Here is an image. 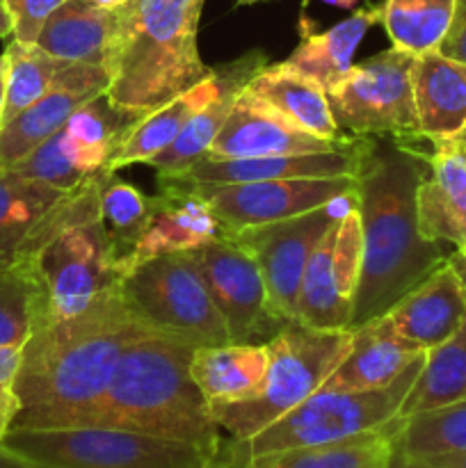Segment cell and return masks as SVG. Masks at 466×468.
Segmentation results:
<instances>
[{
    "label": "cell",
    "mask_w": 466,
    "mask_h": 468,
    "mask_svg": "<svg viewBox=\"0 0 466 468\" xmlns=\"http://www.w3.org/2000/svg\"><path fill=\"white\" fill-rule=\"evenodd\" d=\"M101 94L105 91L96 87L59 85L27 105L12 122L0 126V167L12 169L21 163L41 142L58 133L80 105Z\"/></svg>",
    "instance_id": "cell-29"
},
{
    "label": "cell",
    "mask_w": 466,
    "mask_h": 468,
    "mask_svg": "<svg viewBox=\"0 0 466 468\" xmlns=\"http://www.w3.org/2000/svg\"><path fill=\"white\" fill-rule=\"evenodd\" d=\"M334 206L336 204L233 233L259 263L270 306L281 320H292L297 315L302 274L320 238L338 218Z\"/></svg>",
    "instance_id": "cell-14"
},
{
    "label": "cell",
    "mask_w": 466,
    "mask_h": 468,
    "mask_svg": "<svg viewBox=\"0 0 466 468\" xmlns=\"http://www.w3.org/2000/svg\"><path fill=\"white\" fill-rule=\"evenodd\" d=\"M268 67V58H265L260 50H249L245 53V64L238 71V76L224 87L222 94L215 101H210L206 108H201L190 122L185 123L181 133H178L176 140L167 146L164 151H160L158 155L149 160L146 165L158 172V176H181L183 172L192 167L196 160H201L206 155V151L210 149V144L215 142V137L219 135V131L227 123L228 114H231L236 99L240 96V91L249 85L251 78L260 71V69Z\"/></svg>",
    "instance_id": "cell-27"
},
{
    "label": "cell",
    "mask_w": 466,
    "mask_h": 468,
    "mask_svg": "<svg viewBox=\"0 0 466 468\" xmlns=\"http://www.w3.org/2000/svg\"><path fill=\"white\" fill-rule=\"evenodd\" d=\"M387 468H425V466L418 464V462H414V460H407V457H402L400 452H393L391 462H388Z\"/></svg>",
    "instance_id": "cell-44"
},
{
    "label": "cell",
    "mask_w": 466,
    "mask_h": 468,
    "mask_svg": "<svg viewBox=\"0 0 466 468\" xmlns=\"http://www.w3.org/2000/svg\"><path fill=\"white\" fill-rule=\"evenodd\" d=\"M149 332L122 291L76 318H48L21 347L18 410L12 430L78 428L101 400L128 343Z\"/></svg>",
    "instance_id": "cell-2"
},
{
    "label": "cell",
    "mask_w": 466,
    "mask_h": 468,
    "mask_svg": "<svg viewBox=\"0 0 466 468\" xmlns=\"http://www.w3.org/2000/svg\"><path fill=\"white\" fill-rule=\"evenodd\" d=\"M429 155L402 140L359 135V172L352 195L361 215L364 265L350 329L379 318L448 261L439 242L418 231L416 195Z\"/></svg>",
    "instance_id": "cell-1"
},
{
    "label": "cell",
    "mask_w": 466,
    "mask_h": 468,
    "mask_svg": "<svg viewBox=\"0 0 466 468\" xmlns=\"http://www.w3.org/2000/svg\"><path fill=\"white\" fill-rule=\"evenodd\" d=\"M418 135L439 144L466 123V64L446 58L439 50L414 55L411 64Z\"/></svg>",
    "instance_id": "cell-23"
},
{
    "label": "cell",
    "mask_w": 466,
    "mask_h": 468,
    "mask_svg": "<svg viewBox=\"0 0 466 468\" xmlns=\"http://www.w3.org/2000/svg\"><path fill=\"white\" fill-rule=\"evenodd\" d=\"M455 12V0H384L382 23L396 48L411 55L437 50Z\"/></svg>",
    "instance_id": "cell-35"
},
{
    "label": "cell",
    "mask_w": 466,
    "mask_h": 468,
    "mask_svg": "<svg viewBox=\"0 0 466 468\" xmlns=\"http://www.w3.org/2000/svg\"><path fill=\"white\" fill-rule=\"evenodd\" d=\"M196 343L149 332L128 343L101 400L78 428H114L183 441L210 455L215 468L224 439L210 405L192 379Z\"/></svg>",
    "instance_id": "cell-3"
},
{
    "label": "cell",
    "mask_w": 466,
    "mask_h": 468,
    "mask_svg": "<svg viewBox=\"0 0 466 468\" xmlns=\"http://www.w3.org/2000/svg\"><path fill=\"white\" fill-rule=\"evenodd\" d=\"M190 186L213 208L222 231L238 233L242 229L279 222L336 204L356 190V178H279V181L190 183Z\"/></svg>",
    "instance_id": "cell-13"
},
{
    "label": "cell",
    "mask_w": 466,
    "mask_h": 468,
    "mask_svg": "<svg viewBox=\"0 0 466 468\" xmlns=\"http://www.w3.org/2000/svg\"><path fill=\"white\" fill-rule=\"evenodd\" d=\"M238 5H254V3H263V0H236Z\"/></svg>",
    "instance_id": "cell-51"
},
{
    "label": "cell",
    "mask_w": 466,
    "mask_h": 468,
    "mask_svg": "<svg viewBox=\"0 0 466 468\" xmlns=\"http://www.w3.org/2000/svg\"><path fill=\"white\" fill-rule=\"evenodd\" d=\"M103 165L105 158L82 146L67 131V126H62L48 140L41 142L30 155H26L21 163L14 165L12 172L27 178V181L53 187V190L71 192L90 174L103 169Z\"/></svg>",
    "instance_id": "cell-34"
},
{
    "label": "cell",
    "mask_w": 466,
    "mask_h": 468,
    "mask_svg": "<svg viewBox=\"0 0 466 468\" xmlns=\"http://www.w3.org/2000/svg\"><path fill=\"white\" fill-rule=\"evenodd\" d=\"M268 361L265 343L199 346L192 356L190 370L206 402L213 407L256 396L263 387Z\"/></svg>",
    "instance_id": "cell-26"
},
{
    "label": "cell",
    "mask_w": 466,
    "mask_h": 468,
    "mask_svg": "<svg viewBox=\"0 0 466 468\" xmlns=\"http://www.w3.org/2000/svg\"><path fill=\"white\" fill-rule=\"evenodd\" d=\"M48 318V295L35 261L18 259L0 268V347L21 350Z\"/></svg>",
    "instance_id": "cell-32"
},
{
    "label": "cell",
    "mask_w": 466,
    "mask_h": 468,
    "mask_svg": "<svg viewBox=\"0 0 466 468\" xmlns=\"http://www.w3.org/2000/svg\"><path fill=\"white\" fill-rule=\"evenodd\" d=\"M411 64L414 55L396 46L352 64L343 80L327 91L338 128L361 137L423 140L418 135Z\"/></svg>",
    "instance_id": "cell-10"
},
{
    "label": "cell",
    "mask_w": 466,
    "mask_h": 468,
    "mask_svg": "<svg viewBox=\"0 0 466 468\" xmlns=\"http://www.w3.org/2000/svg\"><path fill=\"white\" fill-rule=\"evenodd\" d=\"M466 402V314L460 329L425 355V366L400 407L402 419Z\"/></svg>",
    "instance_id": "cell-33"
},
{
    "label": "cell",
    "mask_w": 466,
    "mask_h": 468,
    "mask_svg": "<svg viewBox=\"0 0 466 468\" xmlns=\"http://www.w3.org/2000/svg\"><path fill=\"white\" fill-rule=\"evenodd\" d=\"M446 142H448V144L457 146V149L466 151V123H464V128H461V131L457 133L455 137H450V140H446Z\"/></svg>",
    "instance_id": "cell-45"
},
{
    "label": "cell",
    "mask_w": 466,
    "mask_h": 468,
    "mask_svg": "<svg viewBox=\"0 0 466 468\" xmlns=\"http://www.w3.org/2000/svg\"><path fill=\"white\" fill-rule=\"evenodd\" d=\"M437 50L455 62L466 64V0H455L452 21Z\"/></svg>",
    "instance_id": "cell-40"
},
{
    "label": "cell",
    "mask_w": 466,
    "mask_h": 468,
    "mask_svg": "<svg viewBox=\"0 0 466 468\" xmlns=\"http://www.w3.org/2000/svg\"><path fill=\"white\" fill-rule=\"evenodd\" d=\"M94 5H99V7H105V9H119L122 7L126 0H91Z\"/></svg>",
    "instance_id": "cell-47"
},
{
    "label": "cell",
    "mask_w": 466,
    "mask_h": 468,
    "mask_svg": "<svg viewBox=\"0 0 466 468\" xmlns=\"http://www.w3.org/2000/svg\"><path fill=\"white\" fill-rule=\"evenodd\" d=\"M18 366H21V350L0 347V439L12 430L14 419L21 410L16 398Z\"/></svg>",
    "instance_id": "cell-39"
},
{
    "label": "cell",
    "mask_w": 466,
    "mask_h": 468,
    "mask_svg": "<svg viewBox=\"0 0 466 468\" xmlns=\"http://www.w3.org/2000/svg\"><path fill=\"white\" fill-rule=\"evenodd\" d=\"M323 3H327V5H334V7L350 9V7H355V5L359 3V0H323Z\"/></svg>",
    "instance_id": "cell-48"
},
{
    "label": "cell",
    "mask_w": 466,
    "mask_h": 468,
    "mask_svg": "<svg viewBox=\"0 0 466 468\" xmlns=\"http://www.w3.org/2000/svg\"><path fill=\"white\" fill-rule=\"evenodd\" d=\"M204 0H126L105 99L119 112L144 117L210 76L196 32Z\"/></svg>",
    "instance_id": "cell-4"
},
{
    "label": "cell",
    "mask_w": 466,
    "mask_h": 468,
    "mask_svg": "<svg viewBox=\"0 0 466 468\" xmlns=\"http://www.w3.org/2000/svg\"><path fill=\"white\" fill-rule=\"evenodd\" d=\"M425 350L402 338L387 314L352 329L345 359L318 391H375L396 382Z\"/></svg>",
    "instance_id": "cell-19"
},
{
    "label": "cell",
    "mask_w": 466,
    "mask_h": 468,
    "mask_svg": "<svg viewBox=\"0 0 466 468\" xmlns=\"http://www.w3.org/2000/svg\"><path fill=\"white\" fill-rule=\"evenodd\" d=\"M3 108H5V80L0 82V126H3Z\"/></svg>",
    "instance_id": "cell-49"
},
{
    "label": "cell",
    "mask_w": 466,
    "mask_h": 468,
    "mask_svg": "<svg viewBox=\"0 0 466 468\" xmlns=\"http://www.w3.org/2000/svg\"><path fill=\"white\" fill-rule=\"evenodd\" d=\"M101 218L108 231L112 251L117 256V268L123 279V268L131 259L137 240H140L144 224L149 219L151 197L142 195L135 186L123 181H114L112 174H103L99 192Z\"/></svg>",
    "instance_id": "cell-37"
},
{
    "label": "cell",
    "mask_w": 466,
    "mask_h": 468,
    "mask_svg": "<svg viewBox=\"0 0 466 468\" xmlns=\"http://www.w3.org/2000/svg\"><path fill=\"white\" fill-rule=\"evenodd\" d=\"M5 76H7V64H5V55L0 53V82L5 80Z\"/></svg>",
    "instance_id": "cell-50"
},
{
    "label": "cell",
    "mask_w": 466,
    "mask_h": 468,
    "mask_svg": "<svg viewBox=\"0 0 466 468\" xmlns=\"http://www.w3.org/2000/svg\"><path fill=\"white\" fill-rule=\"evenodd\" d=\"M12 32H14L12 16H9L7 7H5V3L0 0V39H5V37H12Z\"/></svg>",
    "instance_id": "cell-43"
},
{
    "label": "cell",
    "mask_w": 466,
    "mask_h": 468,
    "mask_svg": "<svg viewBox=\"0 0 466 468\" xmlns=\"http://www.w3.org/2000/svg\"><path fill=\"white\" fill-rule=\"evenodd\" d=\"M425 468H466V452H450V455L425 457V460H414Z\"/></svg>",
    "instance_id": "cell-41"
},
{
    "label": "cell",
    "mask_w": 466,
    "mask_h": 468,
    "mask_svg": "<svg viewBox=\"0 0 466 468\" xmlns=\"http://www.w3.org/2000/svg\"><path fill=\"white\" fill-rule=\"evenodd\" d=\"M185 254L204 279L231 343H268L283 327L286 320L270 306L259 263L233 233L219 231Z\"/></svg>",
    "instance_id": "cell-11"
},
{
    "label": "cell",
    "mask_w": 466,
    "mask_h": 468,
    "mask_svg": "<svg viewBox=\"0 0 466 468\" xmlns=\"http://www.w3.org/2000/svg\"><path fill=\"white\" fill-rule=\"evenodd\" d=\"M448 263H450V268L455 270L457 277H460L461 283L466 286V251H464V254H460V251L450 254V256H448Z\"/></svg>",
    "instance_id": "cell-42"
},
{
    "label": "cell",
    "mask_w": 466,
    "mask_h": 468,
    "mask_svg": "<svg viewBox=\"0 0 466 468\" xmlns=\"http://www.w3.org/2000/svg\"><path fill=\"white\" fill-rule=\"evenodd\" d=\"M464 314L466 286L446 261L423 283L397 300V304L387 311V318L402 338L428 352L460 329Z\"/></svg>",
    "instance_id": "cell-22"
},
{
    "label": "cell",
    "mask_w": 466,
    "mask_h": 468,
    "mask_svg": "<svg viewBox=\"0 0 466 468\" xmlns=\"http://www.w3.org/2000/svg\"><path fill=\"white\" fill-rule=\"evenodd\" d=\"M359 172V135L345 149L320 151V154L263 155V158L210 160L201 158L181 176L183 183H254L279 178H336L355 176Z\"/></svg>",
    "instance_id": "cell-18"
},
{
    "label": "cell",
    "mask_w": 466,
    "mask_h": 468,
    "mask_svg": "<svg viewBox=\"0 0 466 468\" xmlns=\"http://www.w3.org/2000/svg\"><path fill=\"white\" fill-rule=\"evenodd\" d=\"M123 300L154 329L195 341L196 346L231 343L222 315L185 251L144 261L122 279Z\"/></svg>",
    "instance_id": "cell-9"
},
{
    "label": "cell",
    "mask_w": 466,
    "mask_h": 468,
    "mask_svg": "<svg viewBox=\"0 0 466 468\" xmlns=\"http://www.w3.org/2000/svg\"><path fill=\"white\" fill-rule=\"evenodd\" d=\"M5 108L3 126L12 122L18 112L48 94L59 85H82L108 91L112 73L94 64L73 62V59L53 58L37 44H21L12 39L5 46Z\"/></svg>",
    "instance_id": "cell-21"
},
{
    "label": "cell",
    "mask_w": 466,
    "mask_h": 468,
    "mask_svg": "<svg viewBox=\"0 0 466 468\" xmlns=\"http://www.w3.org/2000/svg\"><path fill=\"white\" fill-rule=\"evenodd\" d=\"M265 346L270 361L259 393L210 407L233 441H247L313 396L350 352L352 329H318L292 318Z\"/></svg>",
    "instance_id": "cell-6"
},
{
    "label": "cell",
    "mask_w": 466,
    "mask_h": 468,
    "mask_svg": "<svg viewBox=\"0 0 466 468\" xmlns=\"http://www.w3.org/2000/svg\"><path fill=\"white\" fill-rule=\"evenodd\" d=\"M0 451L27 468H201V448L114 428L9 430Z\"/></svg>",
    "instance_id": "cell-8"
},
{
    "label": "cell",
    "mask_w": 466,
    "mask_h": 468,
    "mask_svg": "<svg viewBox=\"0 0 466 468\" xmlns=\"http://www.w3.org/2000/svg\"><path fill=\"white\" fill-rule=\"evenodd\" d=\"M429 172L416 195L418 231L425 240L466 251V151L439 142L432 144Z\"/></svg>",
    "instance_id": "cell-20"
},
{
    "label": "cell",
    "mask_w": 466,
    "mask_h": 468,
    "mask_svg": "<svg viewBox=\"0 0 466 468\" xmlns=\"http://www.w3.org/2000/svg\"><path fill=\"white\" fill-rule=\"evenodd\" d=\"M402 416L384 428L336 443L270 452L247 460L240 468H387L396 452Z\"/></svg>",
    "instance_id": "cell-30"
},
{
    "label": "cell",
    "mask_w": 466,
    "mask_h": 468,
    "mask_svg": "<svg viewBox=\"0 0 466 468\" xmlns=\"http://www.w3.org/2000/svg\"><path fill=\"white\" fill-rule=\"evenodd\" d=\"M242 64H245V55L233 59V62L222 64V67H213L210 76H206L204 80L196 82L195 87L185 90L183 94L174 96L172 101H167L164 105L155 108L154 112L137 119V122L123 133L119 144L114 146L108 163L103 165V172L114 174L117 169L128 167V165L135 163L146 165L154 155H158L160 151L167 149V146L176 140L178 133L185 128V123L190 122L201 108H206L210 101H215L222 94L224 87L238 76Z\"/></svg>",
    "instance_id": "cell-17"
},
{
    "label": "cell",
    "mask_w": 466,
    "mask_h": 468,
    "mask_svg": "<svg viewBox=\"0 0 466 468\" xmlns=\"http://www.w3.org/2000/svg\"><path fill=\"white\" fill-rule=\"evenodd\" d=\"M377 23H382V5L356 9L345 21L323 32L306 30L302 23L300 44L295 46L291 58L281 62V67L309 78L324 91H329L350 71L355 50L364 41L365 32Z\"/></svg>",
    "instance_id": "cell-25"
},
{
    "label": "cell",
    "mask_w": 466,
    "mask_h": 468,
    "mask_svg": "<svg viewBox=\"0 0 466 468\" xmlns=\"http://www.w3.org/2000/svg\"><path fill=\"white\" fill-rule=\"evenodd\" d=\"M0 468H27V466H23L21 462H16L14 457H9L7 452L0 451Z\"/></svg>",
    "instance_id": "cell-46"
},
{
    "label": "cell",
    "mask_w": 466,
    "mask_h": 468,
    "mask_svg": "<svg viewBox=\"0 0 466 468\" xmlns=\"http://www.w3.org/2000/svg\"><path fill=\"white\" fill-rule=\"evenodd\" d=\"M103 174L99 169L67 192L32 231L21 254V259L35 261L55 320L85 314L122 286L117 256L101 218Z\"/></svg>",
    "instance_id": "cell-5"
},
{
    "label": "cell",
    "mask_w": 466,
    "mask_h": 468,
    "mask_svg": "<svg viewBox=\"0 0 466 468\" xmlns=\"http://www.w3.org/2000/svg\"><path fill=\"white\" fill-rule=\"evenodd\" d=\"M117 27V9L99 7L91 0H64L44 23L37 46L53 58L110 71Z\"/></svg>",
    "instance_id": "cell-24"
},
{
    "label": "cell",
    "mask_w": 466,
    "mask_h": 468,
    "mask_svg": "<svg viewBox=\"0 0 466 468\" xmlns=\"http://www.w3.org/2000/svg\"><path fill=\"white\" fill-rule=\"evenodd\" d=\"M64 195L0 167V268L21 259L27 238Z\"/></svg>",
    "instance_id": "cell-31"
},
{
    "label": "cell",
    "mask_w": 466,
    "mask_h": 468,
    "mask_svg": "<svg viewBox=\"0 0 466 468\" xmlns=\"http://www.w3.org/2000/svg\"><path fill=\"white\" fill-rule=\"evenodd\" d=\"M396 452L407 460L466 452V402L423 411L402 420Z\"/></svg>",
    "instance_id": "cell-36"
},
{
    "label": "cell",
    "mask_w": 466,
    "mask_h": 468,
    "mask_svg": "<svg viewBox=\"0 0 466 468\" xmlns=\"http://www.w3.org/2000/svg\"><path fill=\"white\" fill-rule=\"evenodd\" d=\"M222 231L213 208L190 183L158 176V195L151 197L149 219L126 261L123 274L144 261L174 251H187L213 240Z\"/></svg>",
    "instance_id": "cell-16"
},
{
    "label": "cell",
    "mask_w": 466,
    "mask_h": 468,
    "mask_svg": "<svg viewBox=\"0 0 466 468\" xmlns=\"http://www.w3.org/2000/svg\"><path fill=\"white\" fill-rule=\"evenodd\" d=\"M355 137L341 142L320 140L311 133L292 126L286 117L265 105L249 91H240L227 123L215 137L204 158L233 160V158H263V155H297L320 154V151L345 149Z\"/></svg>",
    "instance_id": "cell-15"
},
{
    "label": "cell",
    "mask_w": 466,
    "mask_h": 468,
    "mask_svg": "<svg viewBox=\"0 0 466 468\" xmlns=\"http://www.w3.org/2000/svg\"><path fill=\"white\" fill-rule=\"evenodd\" d=\"M352 195L350 208L324 231L302 274L295 318L311 327L350 329L364 265L361 215Z\"/></svg>",
    "instance_id": "cell-12"
},
{
    "label": "cell",
    "mask_w": 466,
    "mask_h": 468,
    "mask_svg": "<svg viewBox=\"0 0 466 468\" xmlns=\"http://www.w3.org/2000/svg\"><path fill=\"white\" fill-rule=\"evenodd\" d=\"M12 16V39L21 44H37L44 23L64 0H3Z\"/></svg>",
    "instance_id": "cell-38"
},
{
    "label": "cell",
    "mask_w": 466,
    "mask_h": 468,
    "mask_svg": "<svg viewBox=\"0 0 466 468\" xmlns=\"http://www.w3.org/2000/svg\"><path fill=\"white\" fill-rule=\"evenodd\" d=\"M247 91L277 110L281 117H286L292 126L300 131L311 133L320 140L341 142L338 123L329 108L327 91L315 85L309 78L300 73L288 71L281 64H272L256 73L247 85Z\"/></svg>",
    "instance_id": "cell-28"
},
{
    "label": "cell",
    "mask_w": 466,
    "mask_h": 468,
    "mask_svg": "<svg viewBox=\"0 0 466 468\" xmlns=\"http://www.w3.org/2000/svg\"><path fill=\"white\" fill-rule=\"evenodd\" d=\"M425 355L418 356L396 382L384 388L315 391L295 410L283 414L247 441H233V439L224 441L217 468H240L251 457L292 451V448L324 446L384 428L400 416L402 402L423 370Z\"/></svg>",
    "instance_id": "cell-7"
},
{
    "label": "cell",
    "mask_w": 466,
    "mask_h": 468,
    "mask_svg": "<svg viewBox=\"0 0 466 468\" xmlns=\"http://www.w3.org/2000/svg\"><path fill=\"white\" fill-rule=\"evenodd\" d=\"M201 468H215V466H210V464H208V466H201Z\"/></svg>",
    "instance_id": "cell-52"
}]
</instances>
